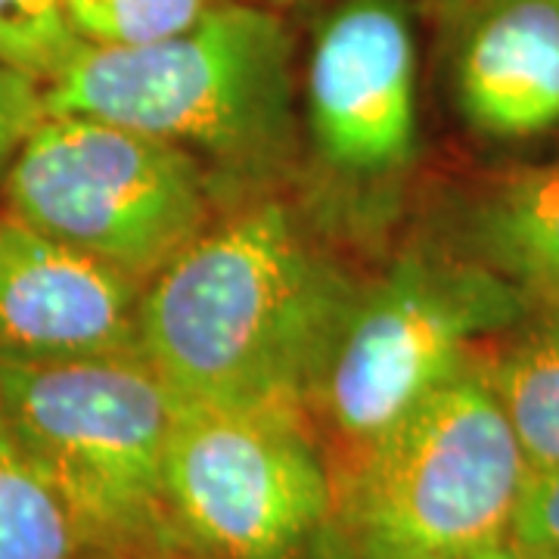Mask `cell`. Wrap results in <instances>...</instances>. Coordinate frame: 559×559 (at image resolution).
<instances>
[{
  "label": "cell",
  "instance_id": "19",
  "mask_svg": "<svg viewBox=\"0 0 559 559\" xmlns=\"http://www.w3.org/2000/svg\"><path fill=\"white\" fill-rule=\"evenodd\" d=\"M466 559H538L532 557V554H525L520 544H513V540H500V544H491V547H485L479 554H473V557Z\"/></svg>",
  "mask_w": 559,
  "mask_h": 559
},
{
  "label": "cell",
  "instance_id": "16",
  "mask_svg": "<svg viewBox=\"0 0 559 559\" xmlns=\"http://www.w3.org/2000/svg\"><path fill=\"white\" fill-rule=\"evenodd\" d=\"M510 540L538 559H559V466L532 469Z\"/></svg>",
  "mask_w": 559,
  "mask_h": 559
},
{
  "label": "cell",
  "instance_id": "4",
  "mask_svg": "<svg viewBox=\"0 0 559 559\" xmlns=\"http://www.w3.org/2000/svg\"><path fill=\"white\" fill-rule=\"evenodd\" d=\"M0 407L94 554L180 559L165 516V454L180 399L146 360L0 364Z\"/></svg>",
  "mask_w": 559,
  "mask_h": 559
},
{
  "label": "cell",
  "instance_id": "12",
  "mask_svg": "<svg viewBox=\"0 0 559 559\" xmlns=\"http://www.w3.org/2000/svg\"><path fill=\"white\" fill-rule=\"evenodd\" d=\"M91 554L69 500L0 407V559H87Z\"/></svg>",
  "mask_w": 559,
  "mask_h": 559
},
{
  "label": "cell",
  "instance_id": "1",
  "mask_svg": "<svg viewBox=\"0 0 559 559\" xmlns=\"http://www.w3.org/2000/svg\"><path fill=\"white\" fill-rule=\"evenodd\" d=\"M355 296L283 202H255L146 283L140 358L183 404L311 414Z\"/></svg>",
  "mask_w": 559,
  "mask_h": 559
},
{
  "label": "cell",
  "instance_id": "11",
  "mask_svg": "<svg viewBox=\"0 0 559 559\" xmlns=\"http://www.w3.org/2000/svg\"><path fill=\"white\" fill-rule=\"evenodd\" d=\"M469 246L532 305L559 311V165L495 180L469 212Z\"/></svg>",
  "mask_w": 559,
  "mask_h": 559
},
{
  "label": "cell",
  "instance_id": "13",
  "mask_svg": "<svg viewBox=\"0 0 559 559\" xmlns=\"http://www.w3.org/2000/svg\"><path fill=\"white\" fill-rule=\"evenodd\" d=\"M485 373L528 466H559V311L510 342Z\"/></svg>",
  "mask_w": 559,
  "mask_h": 559
},
{
  "label": "cell",
  "instance_id": "3",
  "mask_svg": "<svg viewBox=\"0 0 559 559\" xmlns=\"http://www.w3.org/2000/svg\"><path fill=\"white\" fill-rule=\"evenodd\" d=\"M528 473L473 360L333 479V535L352 559H466L510 540Z\"/></svg>",
  "mask_w": 559,
  "mask_h": 559
},
{
  "label": "cell",
  "instance_id": "7",
  "mask_svg": "<svg viewBox=\"0 0 559 559\" xmlns=\"http://www.w3.org/2000/svg\"><path fill=\"white\" fill-rule=\"evenodd\" d=\"M333 513V466L308 414L180 401L165 454V516L180 559H289Z\"/></svg>",
  "mask_w": 559,
  "mask_h": 559
},
{
  "label": "cell",
  "instance_id": "18",
  "mask_svg": "<svg viewBox=\"0 0 559 559\" xmlns=\"http://www.w3.org/2000/svg\"><path fill=\"white\" fill-rule=\"evenodd\" d=\"M289 559H352L348 554H345V547L340 544V538L333 535V525L320 535L314 544H308L305 550H299L296 557Z\"/></svg>",
  "mask_w": 559,
  "mask_h": 559
},
{
  "label": "cell",
  "instance_id": "20",
  "mask_svg": "<svg viewBox=\"0 0 559 559\" xmlns=\"http://www.w3.org/2000/svg\"><path fill=\"white\" fill-rule=\"evenodd\" d=\"M87 559H150V557H131V554H91Z\"/></svg>",
  "mask_w": 559,
  "mask_h": 559
},
{
  "label": "cell",
  "instance_id": "10",
  "mask_svg": "<svg viewBox=\"0 0 559 559\" xmlns=\"http://www.w3.org/2000/svg\"><path fill=\"white\" fill-rule=\"evenodd\" d=\"M454 103L491 140L559 128V0H476L454 47Z\"/></svg>",
  "mask_w": 559,
  "mask_h": 559
},
{
  "label": "cell",
  "instance_id": "14",
  "mask_svg": "<svg viewBox=\"0 0 559 559\" xmlns=\"http://www.w3.org/2000/svg\"><path fill=\"white\" fill-rule=\"evenodd\" d=\"M87 44L72 28L66 0H0V62L44 87L79 60Z\"/></svg>",
  "mask_w": 559,
  "mask_h": 559
},
{
  "label": "cell",
  "instance_id": "6",
  "mask_svg": "<svg viewBox=\"0 0 559 559\" xmlns=\"http://www.w3.org/2000/svg\"><path fill=\"white\" fill-rule=\"evenodd\" d=\"M0 190L16 218L140 283L212 224L209 180L193 153L84 116L40 121Z\"/></svg>",
  "mask_w": 559,
  "mask_h": 559
},
{
  "label": "cell",
  "instance_id": "9",
  "mask_svg": "<svg viewBox=\"0 0 559 559\" xmlns=\"http://www.w3.org/2000/svg\"><path fill=\"white\" fill-rule=\"evenodd\" d=\"M146 283L0 212V364L140 355Z\"/></svg>",
  "mask_w": 559,
  "mask_h": 559
},
{
  "label": "cell",
  "instance_id": "17",
  "mask_svg": "<svg viewBox=\"0 0 559 559\" xmlns=\"http://www.w3.org/2000/svg\"><path fill=\"white\" fill-rule=\"evenodd\" d=\"M47 119L44 84L0 62V187L25 140Z\"/></svg>",
  "mask_w": 559,
  "mask_h": 559
},
{
  "label": "cell",
  "instance_id": "5",
  "mask_svg": "<svg viewBox=\"0 0 559 559\" xmlns=\"http://www.w3.org/2000/svg\"><path fill=\"white\" fill-rule=\"evenodd\" d=\"M532 301L476 255L404 252L348 308L311 411L333 439V479L473 364V345Z\"/></svg>",
  "mask_w": 559,
  "mask_h": 559
},
{
  "label": "cell",
  "instance_id": "15",
  "mask_svg": "<svg viewBox=\"0 0 559 559\" xmlns=\"http://www.w3.org/2000/svg\"><path fill=\"white\" fill-rule=\"evenodd\" d=\"M215 0H66L72 28L91 47H140L180 35Z\"/></svg>",
  "mask_w": 559,
  "mask_h": 559
},
{
  "label": "cell",
  "instance_id": "8",
  "mask_svg": "<svg viewBox=\"0 0 559 559\" xmlns=\"http://www.w3.org/2000/svg\"><path fill=\"white\" fill-rule=\"evenodd\" d=\"M305 121L318 159L348 180L401 175L417 153V40L404 0H342L320 22Z\"/></svg>",
  "mask_w": 559,
  "mask_h": 559
},
{
  "label": "cell",
  "instance_id": "2",
  "mask_svg": "<svg viewBox=\"0 0 559 559\" xmlns=\"http://www.w3.org/2000/svg\"><path fill=\"white\" fill-rule=\"evenodd\" d=\"M293 40L274 10L215 0L180 35L84 47L44 87L47 116H84L175 143L237 175H271L293 153Z\"/></svg>",
  "mask_w": 559,
  "mask_h": 559
}]
</instances>
